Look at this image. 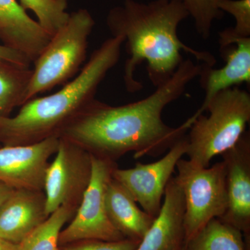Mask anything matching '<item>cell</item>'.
Here are the masks:
<instances>
[{
    "label": "cell",
    "instance_id": "cell-18",
    "mask_svg": "<svg viewBox=\"0 0 250 250\" xmlns=\"http://www.w3.org/2000/svg\"><path fill=\"white\" fill-rule=\"evenodd\" d=\"M31 73L30 67L0 60V117L24 104Z\"/></svg>",
    "mask_w": 250,
    "mask_h": 250
},
{
    "label": "cell",
    "instance_id": "cell-20",
    "mask_svg": "<svg viewBox=\"0 0 250 250\" xmlns=\"http://www.w3.org/2000/svg\"><path fill=\"white\" fill-rule=\"evenodd\" d=\"M20 4L36 15L38 22L51 36L67 22L70 16L65 0H20Z\"/></svg>",
    "mask_w": 250,
    "mask_h": 250
},
{
    "label": "cell",
    "instance_id": "cell-11",
    "mask_svg": "<svg viewBox=\"0 0 250 250\" xmlns=\"http://www.w3.org/2000/svg\"><path fill=\"white\" fill-rule=\"evenodd\" d=\"M59 138L26 146L0 147V182L14 189L43 190L49 159L58 149Z\"/></svg>",
    "mask_w": 250,
    "mask_h": 250
},
{
    "label": "cell",
    "instance_id": "cell-28",
    "mask_svg": "<svg viewBox=\"0 0 250 250\" xmlns=\"http://www.w3.org/2000/svg\"><path fill=\"white\" fill-rule=\"evenodd\" d=\"M65 1H68V0H65Z\"/></svg>",
    "mask_w": 250,
    "mask_h": 250
},
{
    "label": "cell",
    "instance_id": "cell-27",
    "mask_svg": "<svg viewBox=\"0 0 250 250\" xmlns=\"http://www.w3.org/2000/svg\"><path fill=\"white\" fill-rule=\"evenodd\" d=\"M178 250H186L185 246H184L183 247H182V248H181L180 249Z\"/></svg>",
    "mask_w": 250,
    "mask_h": 250
},
{
    "label": "cell",
    "instance_id": "cell-5",
    "mask_svg": "<svg viewBox=\"0 0 250 250\" xmlns=\"http://www.w3.org/2000/svg\"><path fill=\"white\" fill-rule=\"evenodd\" d=\"M95 24L87 9L70 14L67 22L51 36L34 62L24 103L39 94L65 84L77 75L86 58L88 39Z\"/></svg>",
    "mask_w": 250,
    "mask_h": 250
},
{
    "label": "cell",
    "instance_id": "cell-26",
    "mask_svg": "<svg viewBox=\"0 0 250 250\" xmlns=\"http://www.w3.org/2000/svg\"><path fill=\"white\" fill-rule=\"evenodd\" d=\"M0 250H21L20 244L11 243L0 237Z\"/></svg>",
    "mask_w": 250,
    "mask_h": 250
},
{
    "label": "cell",
    "instance_id": "cell-13",
    "mask_svg": "<svg viewBox=\"0 0 250 250\" xmlns=\"http://www.w3.org/2000/svg\"><path fill=\"white\" fill-rule=\"evenodd\" d=\"M157 216L135 250H178L185 246L183 192L175 177L166 187Z\"/></svg>",
    "mask_w": 250,
    "mask_h": 250
},
{
    "label": "cell",
    "instance_id": "cell-12",
    "mask_svg": "<svg viewBox=\"0 0 250 250\" xmlns=\"http://www.w3.org/2000/svg\"><path fill=\"white\" fill-rule=\"evenodd\" d=\"M225 167L228 208L221 220L250 234V134L246 131L235 146L221 154Z\"/></svg>",
    "mask_w": 250,
    "mask_h": 250
},
{
    "label": "cell",
    "instance_id": "cell-14",
    "mask_svg": "<svg viewBox=\"0 0 250 250\" xmlns=\"http://www.w3.org/2000/svg\"><path fill=\"white\" fill-rule=\"evenodd\" d=\"M51 36L17 0H0V41L3 45L34 62Z\"/></svg>",
    "mask_w": 250,
    "mask_h": 250
},
{
    "label": "cell",
    "instance_id": "cell-23",
    "mask_svg": "<svg viewBox=\"0 0 250 250\" xmlns=\"http://www.w3.org/2000/svg\"><path fill=\"white\" fill-rule=\"evenodd\" d=\"M139 241L125 239L116 241L85 240L60 247V250H135Z\"/></svg>",
    "mask_w": 250,
    "mask_h": 250
},
{
    "label": "cell",
    "instance_id": "cell-3",
    "mask_svg": "<svg viewBox=\"0 0 250 250\" xmlns=\"http://www.w3.org/2000/svg\"><path fill=\"white\" fill-rule=\"evenodd\" d=\"M123 36H112L95 49L80 74L51 95L34 98L14 116L0 117V143L26 146L59 138L65 129L95 99L100 85L121 59Z\"/></svg>",
    "mask_w": 250,
    "mask_h": 250
},
{
    "label": "cell",
    "instance_id": "cell-21",
    "mask_svg": "<svg viewBox=\"0 0 250 250\" xmlns=\"http://www.w3.org/2000/svg\"><path fill=\"white\" fill-rule=\"evenodd\" d=\"M183 4L195 22L197 34L204 40L209 39L212 25L220 20L224 13L218 7L220 0H179Z\"/></svg>",
    "mask_w": 250,
    "mask_h": 250
},
{
    "label": "cell",
    "instance_id": "cell-10",
    "mask_svg": "<svg viewBox=\"0 0 250 250\" xmlns=\"http://www.w3.org/2000/svg\"><path fill=\"white\" fill-rule=\"evenodd\" d=\"M219 45L225 65L220 68L202 63L200 82L205 92V100L194 114H203L207 104L223 90L250 84V37H240L231 27L219 32Z\"/></svg>",
    "mask_w": 250,
    "mask_h": 250
},
{
    "label": "cell",
    "instance_id": "cell-17",
    "mask_svg": "<svg viewBox=\"0 0 250 250\" xmlns=\"http://www.w3.org/2000/svg\"><path fill=\"white\" fill-rule=\"evenodd\" d=\"M186 250H246L240 230L214 218L185 244Z\"/></svg>",
    "mask_w": 250,
    "mask_h": 250
},
{
    "label": "cell",
    "instance_id": "cell-4",
    "mask_svg": "<svg viewBox=\"0 0 250 250\" xmlns=\"http://www.w3.org/2000/svg\"><path fill=\"white\" fill-rule=\"evenodd\" d=\"M195 118L187 132V155L192 164L208 167L210 161L236 144L250 121V95L238 86L223 90Z\"/></svg>",
    "mask_w": 250,
    "mask_h": 250
},
{
    "label": "cell",
    "instance_id": "cell-24",
    "mask_svg": "<svg viewBox=\"0 0 250 250\" xmlns=\"http://www.w3.org/2000/svg\"><path fill=\"white\" fill-rule=\"evenodd\" d=\"M0 60L25 67H30L31 64L32 63L22 54L16 52L14 49H10L1 43H0Z\"/></svg>",
    "mask_w": 250,
    "mask_h": 250
},
{
    "label": "cell",
    "instance_id": "cell-8",
    "mask_svg": "<svg viewBox=\"0 0 250 250\" xmlns=\"http://www.w3.org/2000/svg\"><path fill=\"white\" fill-rule=\"evenodd\" d=\"M46 172L43 191L49 215L62 206L77 209L92 175V156L68 140L59 138L57 152Z\"/></svg>",
    "mask_w": 250,
    "mask_h": 250
},
{
    "label": "cell",
    "instance_id": "cell-7",
    "mask_svg": "<svg viewBox=\"0 0 250 250\" xmlns=\"http://www.w3.org/2000/svg\"><path fill=\"white\" fill-rule=\"evenodd\" d=\"M92 156V175L71 222L59 236V246L85 240L116 241L125 237L111 223L106 211V187L116 162Z\"/></svg>",
    "mask_w": 250,
    "mask_h": 250
},
{
    "label": "cell",
    "instance_id": "cell-15",
    "mask_svg": "<svg viewBox=\"0 0 250 250\" xmlns=\"http://www.w3.org/2000/svg\"><path fill=\"white\" fill-rule=\"evenodd\" d=\"M48 216L43 190L15 189L0 208V237L20 244Z\"/></svg>",
    "mask_w": 250,
    "mask_h": 250
},
{
    "label": "cell",
    "instance_id": "cell-25",
    "mask_svg": "<svg viewBox=\"0 0 250 250\" xmlns=\"http://www.w3.org/2000/svg\"><path fill=\"white\" fill-rule=\"evenodd\" d=\"M15 189L6 184L0 182V208L3 204L11 196V194L14 191Z\"/></svg>",
    "mask_w": 250,
    "mask_h": 250
},
{
    "label": "cell",
    "instance_id": "cell-6",
    "mask_svg": "<svg viewBox=\"0 0 250 250\" xmlns=\"http://www.w3.org/2000/svg\"><path fill=\"white\" fill-rule=\"evenodd\" d=\"M175 178L185 202V244L208 222L221 218L228 208L225 167L223 161L200 167L181 159Z\"/></svg>",
    "mask_w": 250,
    "mask_h": 250
},
{
    "label": "cell",
    "instance_id": "cell-1",
    "mask_svg": "<svg viewBox=\"0 0 250 250\" xmlns=\"http://www.w3.org/2000/svg\"><path fill=\"white\" fill-rule=\"evenodd\" d=\"M202 64L188 59L165 83L135 103L111 106L95 99L62 130L59 138L68 140L90 155L116 162L134 152L135 159L157 156L168 151L187 134L195 118L179 126L163 121L166 106L183 95L199 77Z\"/></svg>",
    "mask_w": 250,
    "mask_h": 250
},
{
    "label": "cell",
    "instance_id": "cell-19",
    "mask_svg": "<svg viewBox=\"0 0 250 250\" xmlns=\"http://www.w3.org/2000/svg\"><path fill=\"white\" fill-rule=\"evenodd\" d=\"M76 210L69 206L59 207L20 243L21 250H60V233Z\"/></svg>",
    "mask_w": 250,
    "mask_h": 250
},
{
    "label": "cell",
    "instance_id": "cell-2",
    "mask_svg": "<svg viewBox=\"0 0 250 250\" xmlns=\"http://www.w3.org/2000/svg\"><path fill=\"white\" fill-rule=\"evenodd\" d=\"M189 16L179 0H152L139 2L124 0L112 8L106 24L113 36H121L126 42L129 58L125 63V88L134 93L143 88L135 72L143 62L147 63L148 77L155 88L165 83L184 62L182 52L190 54L202 63L213 66L214 56L186 45L178 36V27Z\"/></svg>",
    "mask_w": 250,
    "mask_h": 250
},
{
    "label": "cell",
    "instance_id": "cell-9",
    "mask_svg": "<svg viewBox=\"0 0 250 250\" xmlns=\"http://www.w3.org/2000/svg\"><path fill=\"white\" fill-rule=\"evenodd\" d=\"M187 134L156 162L148 164L138 163L134 167L128 169L117 167L112 174L113 178L153 218L157 216L161 209L166 187L173 177L177 162L182 156L187 155Z\"/></svg>",
    "mask_w": 250,
    "mask_h": 250
},
{
    "label": "cell",
    "instance_id": "cell-22",
    "mask_svg": "<svg viewBox=\"0 0 250 250\" xmlns=\"http://www.w3.org/2000/svg\"><path fill=\"white\" fill-rule=\"evenodd\" d=\"M219 9L234 18L233 34L240 37H250V0H220Z\"/></svg>",
    "mask_w": 250,
    "mask_h": 250
},
{
    "label": "cell",
    "instance_id": "cell-16",
    "mask_svg": "<svg viewBox=\"0 0 250 250\" xmlns=\"http://www.w3.org/2000/svg\"><path fill=\"white\" fill-rule=\"evenodd\" d=\"M111 223L125 238L141 241L154 218L139 208L129 192L116 179H110L105 195Z\"/></svg>",
    "mask_w": 250,
    "mask_h": 250
}]
</instances>
